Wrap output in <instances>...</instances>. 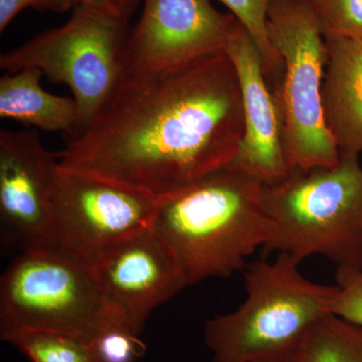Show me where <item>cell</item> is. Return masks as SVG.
Listing matches in <instances>:
<instances>
[{"instance_id":"8","label":"cell","mask_w":362,"mask_h":362,"mask_svg":"<svg viewBox=\"0 0 362 362\" xmlns=\"http://www.w3.org/2000/svg\"><path fill=\"white\" fill-rule=\"evenodd\" d=\"M156 197L59 163L52 187L56 247L94 268L112 247L152 226Z\"/></svg>"},{"instance_id":"20","label":"cell","mask_w":362,"mask_h":362,"mask_svg":"<svg viewBox=\"0 0 362 362\" xmlns=\"http://www.w3.org/2000/svg\"><path fill=\"white\" fill-rule=\"evenodd\" d=\"M93 345L101 362H134L146 350L140 337L122 327L107 331Z\"/></svg>"},{"instance_id":"9","label":"cell","mask_w":362,"mask_h":362,"mask_svg":"<svg viewBox=\"0 0 362 362\" xmlns=\"http://www.w3.org/2000/svg\"><path fill=\"white\" fill-rule=\"evenodd\" d=\"M59 159L37 131H0L2 249L56 247L52 199Z\"/></svg>"},{"instance_id":"22","label":"cell","mask_w":362,"mask_h":362,"mask_svg":"<svg viewBox=\"0 0 362 362\" xmlns=\"http://www.w3.org/2000/svg\"><path fill=\"white\" fill-rule=\"evenodd\" d=\"M73 1L75 2L76 6L83 4L126 21H128L137 4V0H73Z\"/></svg>"},{"instance_id":"16","label":"cell","mask_w":362,"mask_h":362,"mask_svg":"<svg viewBox=\"0 0 362 362\" xmlns=\"http://www.w3.org/2000/svg\"><path fill=\"white\" fill-rule=\"evenodd\" d=\"M8 343L30 362H101L93 342L64 333L28 331Z\"/></svg>"},{"instance_id":"5","label":"cell","mask_w":362,"mask_h":362,"mask_svg":"<svg viewBox=\"0 0 362 362\" xmlns=\"http://www.w3.org/2000/svg\"><path fill=\"white\" fill-rule=\"evenodd\" d=\"M267 28L284 66L282 77L271 90L290 173L334 166L339 150L326 126L322 107L327 42L315 13L307 0H272Z\"/></svg>"},{"instance_id":"17","label":"cell","mask_w":362,"mask_h":362,"mask_svg":"<svg viewBox=\"0 0 362 362\" xmlns=\"http://www.w3.org/2000/svg\"><path fill=\"white\" fill-rule=\"evenodd\" d=\"M228 7L238 21L246 28L256 42L264 71L270 87L279 82L283 75L282 59L272 47L268 37L267 18L272 0H220Z\"/></svg>"},{"instance_id":"2","label":"cell","mask_w":362,"mask_h":362,"mask_svg":"<svg viewBox=\"0 0 362 362\" xmlns=\"http://www.w3.org/2000/svg\"><path fill=\"white\" fill-rule=\"evenodd\" d=\"M152 228L175 252L187 285L244 270L275 230L264 185L230 165L157 199Z\"/></svg>"},{"instance_id":"18","label":"cell","mask_w":362,"mask_h":362,"mask_svg":"<svg viewBox=\"0 0 362 362\" xmlns=\"http://www.w3.org/2000/svg\"><path fill=\"white\" fill-rule=\"evenodd\" d=\"M324 37L362 40V0H307Z\"/></svg>"},{"instance_id":"10","label":"cell","mask_w":362,"mask_h":362,"mask_svg":"<svg viewBox=\"0 0 362 362\" xmlns=\"http://www.w3.org/2000/svg\"><path fill=\"white\" fill-rule=\"evenodd\" d=\"M93 271L112 316L138 337L152 312L188 286L175 252L152 226L112 247Z\"/></svg>"},{"instance_id":"14","label":"cell","mask_w":362,"mask_h":362,"mask_svg":"<svg viewBox=\"0 0 362 362\" xmlns=\"http://www.w3.org/2000/svg\"><path fill=\"white\" fill-rule=\"evenodd\" d=\"M42 73L28 68L0 78V117L71 137L81 127L77 102L42 89Z\"/></svg>"},{"instance_id":"3","label":"cell","mask_w":362,"mask_h":362,"mask_svg":"<svg viewBox=\"0 0 362 362\" xmlns=\"http://www.w3.org/2000/svg\"><path fill=\"white\" fill-rule=\"evenodd\" d=\"M243 274L245 301L204 324L211 362H290L311 326L331 314L335 286L304 277L284 254L252 261Z\"/></svg>"},{"instance_id":"19","label":"cell","mask_w":362,"mask_h":362,"mask_svg":"<svg viewBox=\"0 0 362 362\" xmlns=\"http://www.w3.org/2000/svg\"><path fill=\"white\" fill-rule=\"evenodd\" d=\"M330 313L362 328V270L337 268Z\"/></svg>"},{"instance_id":"11","label":"cell","mask_w":362,"mask_h":362,"mask_svg":"<svg viewBox=\"0 0 362 362\" xmlns=\"http://www.w3.org/2000/svg\"><path fill=\"white\" fill-rule=\"evenodd\" d=\"M239 21L209 0H145L131 30L128 70H175L226 52Z\"/></svg>"},{"instance_id":"13","label":"cell","mask_w":362,"mask_h":362,"mask_svg":"<svg viewBox=\"0 0 362 362\" xmlns=\"http://www.w3.org/2000/svg\"><path fill=\"white\" fill-rule=\"evenodd\" d=\"M324 120L340 156L362 153V40L326 39Z\"/></svg>"},{"instance_id":"12","label":"cell","mask_w":362,"mask_h":362,"mask_svg":"<svg viewBox=\"0 0 362 362\" xmlns=\"http://www.w3.org/2000/svg\"><path fill=\"white\" fill-rule=\"evenodd\" d=\"M226 52L239 77L244 112V135L228 165L259 181L264 187L278 185L290 175L280 118L258 47L240 23Z\"/></svg>"},{"instance_id":"1","label":"cell","mask_w":362,"mask_h":362,"mask_svg":"<svg viewBox=\"0 0 362 362\" xmlns=\"http://www.w3.org/2000/svg\"><path fill=\"white\" fill-rule=\"evenodd\" d=\"M243 135L239 77L221 52L175 70L126 71L59 163L160 199L228 166Z\"/></svg>"},{"instance_id":"6","label":"cell","mask_w":362,"mask_h":362,"mask_svg":"<svg viewBox=\"0 0 362 362\" xmlns=\"http://www.w3.org/2000/svg\"><path fill=\"white\" fill-rule=\"evenodd\" d=\"M115 327L124 328L107 308L93 269L59 247L18 252L2 274L4 341L28 331H49L94 342Z\"/></svg>"},{"instance_id":"7","label":"cell","mask_w":362,"mask_h":362,"mask_svg":"<svg viewBox=\"0 0 362 362\" xmlns=\"http://www.w3.org/2000/svg\"><path fill=\"white\" fill-rule=\"evenodd\" d=\"M130 35L128 21L77 4L65 25L1 54L0 68L6 73L37 69L52 82L68 86L80 111V131L127 71Z\"/></svg>"},{"instance_id":"4","label":"cell","mask_w":362,"mask_h":362,"mask_svg":"<svg viewBox=\"0 0 362 362\" xmlns=\"http://www.w3.org/2000/svg\"><path fill=\"white\" fill-rule=\"evenodd\" d=\"M264 206L274 223L265 255L284 254L297 264L322 256L337 268L362 270V165L340 156L331 168L294 170L264 187Z\"/></svg>"},{"instance_id":"21","label":"cell","mask_w":362,"mask_h":362,"mask_svg":"<svg viewBox=\"0 0 362 362\" xmlns=\"http://www.w3.org/2000/svg\"><path fill=\"white\" fill-rule=\"evenodd\" d=\"M73 6H76L73 0H0V33H4L23 9L32 7L37 11L64 13Z\"/></svg>"},{"instance_id":"15","label":"cell","mask_w":362,"mask_h":362,"mask_svg":"<svg viewBox=\"0 0 362 362\" xmlns=\"http://www.w3.org/2000/svg\"><path fill=\"white\" fill-rule=\"evenodd\" d=\"M290 362H362V328L327 314L311 326Z\"/></svg>"}]
</instances>
